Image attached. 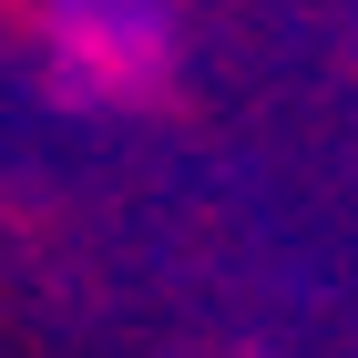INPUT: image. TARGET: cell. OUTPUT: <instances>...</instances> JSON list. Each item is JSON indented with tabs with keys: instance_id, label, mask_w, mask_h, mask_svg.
<instances>
[{
	"instance_id": "obj_1",
	"label": "cell",
	"mask_w": 358,
	"mask_h": 358,
	"mask_svg": "<svg viewBox=\"0 0 358 358\" xmlns=\"http://www.w3.org/2000/svg\"><path fill=\"white\" fill-rule=\"evenodd\" d=\"M41 52L92 103H154L174 83V0H21Z\"/></svg>"
}]
</instances>
